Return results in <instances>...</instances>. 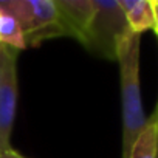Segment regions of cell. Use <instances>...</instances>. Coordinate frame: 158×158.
Instances as JSON below:
<instances>
[{"mask_svg":"<svg viewBox=\"0 0 158 158\" xmlns=\"http://www.w3.org/2000/svg\"><path fill=\"white\" fill-rule=\"evenodd\" d=\"M54 3L65 34L84 45L95 14V0H54Z\"/></svg>","mask_w":158,"mask_h":158,"instance_id":"cell-5","label":"cell"},{"mask_svg":"<svg viewBox=\"0 0 158 158\" xmlns=\"http://www.w3.org/2000/svg\"><path fill=\"white\" fill-rule=\"evenodd\" d=\"M156 3H158V0H156Z\"/></svg>","mask_w":158,"mask_h":158,"instance_id":"cell-14","label":"cell"},{"mask_svg":"<svg viewBox=\"0 0 158 158\" xmlns=\"http://www.w3.org/2000/svg\"><path fill=\"white\" fill-rule=\"evenodd\" d=\"M20 27L25 45L37 47L42 40L67 36L54 0H0Z\"/></svg>","mask_w":158,"mask_h":158,"instance_id":"cell-2","label":"cell"},{"mask_svg":"<svg viewBox=\"0 0 158 158\" xmlns=\"http://www.w3.org/2000/svg\"><path fill=\"white\" fill-rule=\"evenodd\" d=\"M153 113H155V115H156V118H158V106H156V110H155Z\"/></svg>","mask_w":158,"mask_h":158,"instance_id":"cell-11","label":"cell"},{"mask_svg":"<svg viewBox=\"0 0 158 158\" xmlns=\"http://www.w3.org/2000/svg\"><path fill=\"white\" fill-rule=\"evenodd\" d=\"M132 33L139 34L155 28L152 0H118Z\"/></svg>","mask_w":158,"mask_h":158,"instance_id":"cell-6","label":"cell"},{"mask_svg":"<svg viewBox=\"0 0 158 158\" xmlns=\"http://www.w3.org/2000/svg\"><path fill=\"white\" fill-rule=\"evenodd\" d=\"M158 153V118L153 113L138 138L135 139L127 158H156Z\"/></svg>","mask_w":158,"mask_h":158,"instance_id":"cell-7","label":"cell"},{"mask_svg":"<svg viewBox=\"0 0 158 158\" xmlns=\"http://www.w3.org/2000/svg\"><path fill=\"white\" fill-rule=\"evenodd\" d=\"M0 45L17 53L27 48L23 34L16 19L0 6Z\"/></svg>","mask_w":158,"mask_h":158,"instance_id":"cell-8","label":"cell"},{"mask_svg":"<svg viewBox=\"0 0 158 158\" xmlns=\"http://www.w3.org/2000/svg\"><path fill=\"white\" fill-rule=\"evenodd\" d=\"M156 158H158V153H156Z\"/></svg>","mask_w":158,"mask_h":158,"instance_id":"cell-13","label":"cell"},{"mask_svg":"<svg viewBox=\"0 0 158 158\" xmlns=\"http://www.w3.org/2000/svg\"><path fill=\"white\" fill-rule=\"evenodd\" d=\"M152 5H153V14H155V33L158 36V3H156V0H152Z\"/></svg>","mask_w":158,"mask_h":158,"instance_id":"cell-10","label":"cell"},{"mask_svg":"<svg viewBox=\"0 0 158 158\" xmlns=\"http://www.w3.org/2000/svg\"><path fill=\"white\" fill-rule=\"evenodd\" d=\"M132 34L118 0H95V14L84 45L95 54L116 60L119 47Z\"/></svg>","mask_w":158,"mask_h":158,"instance_id":"cell-3","label":"cell"},{"mask_svg":"<svg viewBox=\"0 0 158 158\" xmlns=\"http://www.w3.org/2000/svg\"><path fill=\"white\" fill-rule=\"evenodd\" d=\"M139 47L141 36L129 34L118 51L116 62L119 64L121 79V107H123V158L129 152L144 129L147 118L143 110L141 85H139Z\"/></svg>","mask_w":158,"mask_h":158,"instance_id":"cell-1","label":"cell"},{"mask_svg":"<svg viewBox=\"0 0 158 158\" xmlns=\"http://www.w3.org/2000/svg\"><path fill=\"white\" fill-rule=\"evenodd\" d=\"M0 50H2V45H0Z\"/></svg>","mask_w":158,"mask_h":158,"instance_id":"cell-12","label":"cell"},{"mask_svg":"<svg viewBox=\"0 0 158 158\" xmlns=\"http://www.w3.org/2000/svg\"><path fill=\"white\" fill-rule=\"evenodd\" d=\"M17 56L2 47L0 50V152L10 149V138L17 107Z\"/></svg>","mask_w":158,"mask_h":158,"instance_id":"cell-4","label":"cell"},{"mask_svg":"<svg viewBox=\"0 0 158 158\" xmlns=\"http://www.w3.org/2000/svg\"><path fill=\"white\" fill-rule=\"evenodd\" d=\"M0 158H25V156L10 147V149H6V150H3V152H0Z\"/></svg>","mask_w":158,"mask_h":158,"instance_id":"cell-9","label":"cell"}]
</instances>
